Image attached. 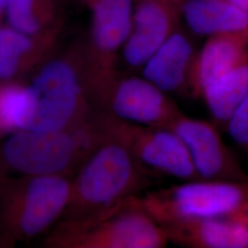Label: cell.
Listing matches in <instances>:
<instances>
[{"label":"cell","instance_id":"cell-1","mask_svg":"<svg viewBox=\"0 0 248 248\" xmlns=\"http://www.w3.org/2000/svg\"><path fill=\"white\" fill-rule=\"evenodd\" d=\"M117 123L116 118L109 136L77 170L62 221L78 220L105 211L141 195L152 184L155 176L133 156L117 132Z\"/></svg>","mask_w":248,"mask_h":248},{"label":"cell","instance_id":"cell-2","mask_svg":"<svg viewBox=\"0 0 248 248\" xmlns=\"http://www.w3.org/2000/svg\"><path fill=\"white\" fill-rule=\"evenodd\" d=\"M169 242L164 227L134 196L89 217L61 221L47 244L54 248H162Z\"/></svg>","mask_w":248,"mask_h":248},{"label":"cell","instance_id":"cell-3","mask_svg":"<svg viewBox=\"0 0 248 248\" xmlns=\"http://www.w3.org/2000/svg\"><path fill=\"white\" fill-rule=\"evenodd\" d=\"M65 175L0 178V240H29L62 219L71 196Z\"/></svg>","mask_w":248,"mask_h":248},{"label":"cell","instance_id":"cell-4","mask_svg":"<svg viewBox=\"0 0 248 248\" xmlns=\"http://www.w3.org/2000/svg\"><path fill=\"white\" fill-rule=\"evenodd\" d=\"M142 208L162 226L227 217L248 201V179H195L139 195Z\"/></svg>","mask_w":248,"mask_h":248},{"label":"cell","instance_id":"cell-5","mask_svg":"<svg viewBox=\"0 0 248 248\" xmlns=\"http://www.w3.org/2000/svg\"><path fill=\"white\" fill-rule=\"evenodd\" d=\"M31 86L35 91V108L25 130H69L94 108L89 101L84 60H53L38 72Z\"/></svg>","mask_w":248,"mask_h":248},{"label":"cell","instance_id":"cell-6","mask_svg":"<svg viewBox=\"0 0 248 248\" xmlns=\"http://www.w3.org/2000/svg\"><path fill=\"white\" fill-rule=\"evenodd\" d=\"M0 164L20 177L69 176L81 159L69 130H18L2 143Z\"/></svg>","mask_w":248,"mask_h":248},{"label":"cell","instance_id":"cell-7","mask_svg":"<svg viewBox=\"0 0 248 248\" xmlns=\"http://www.w3.org/2000/svg\"><path fill=\"white\" fill-rule=\"evenodd\" d=\"M91 104L121 121L161 128H169L182 112L150 81L119 74L93 96Z\"/></svg>","mask_w":248,"mask_h":248},{"label":"cell","instance_id":"cell-8","mask_svg":"<svg viewBox=\"0 0 248 248\" xmlns=\"http://www.w3.org/2000/svg\"><path fill=\"white\" fill-rule=\"evenodd\" d=\"M117 132L133 156L153 175L184 181L200 179L185 143L171 129L131 124L118 119Z\"/></svg>","mask_w":248,"mask_h":248},{"label":"cell","instance_id":"cell-9","mask_svg":"<svg viewBox=\"0 0 248 248\" xmlns=\"http://www.w3.org/2000/svg\"><path fill=\"white\" fill-rule=\"evenodd\" d=\"M133 5L134 0H92L91 49L86 57L89 83L117 74L116 55L131 32Z\"/></svg>","mask_w":248,"mask_h":248},{"label":"cell","instance_id":"cell-10","mask_svg":"<svg viewBox=\"0 0 248 248\" xmlns=\"http://www.w3.org/2000/svg\"><path fill=\"white\" fill-rule=\"evenodd\" d=\"M181 138L200 179L246 180L248 175L214 124L179 113L169 127Z\"/></svg>","mask_w":248,"mask_h":248},{"label":"cell","instance_id":"cell-11","mask_svg":"<svg viewBox=\"0 0 248 248\" xmlns=\"http://www.w3.org/2000/svg\"><path fill=\"white\" fill-rule=\"evenodd\" d=\"M177 9L170 0H134L131 32L123 46L129 68H142L177 30Z\"/></svg>","mask_w":248,"mask_h":248},{"label":"cell","instance_id":"cell-12","mask_svg":"<svg viewBox=\"0 0 248 248\" xmlns=\"http://www.w3.org/2000/svg\"><path fill=\"white\" fill-rule=\"evenodd\" d=\"M196 54L189 38L177 29L142 66L143 78L167 94L188 92Z\"/></svg>","mask_w":248,"mask_h":248},{"label":"cell","instance_id":"cell-13","mask_svg":"<svg viewBox=\"0 0 248 248\" xmlns=\"http://www.w3.org/2000/svg\"><path fill=\"white\" fill-rule=\"evenodd\" d=\"M247 61L248 37L246 34L210 36L196 54L188 92L194 98H201L203 89L210 83Z\"/></svg>","mask_w":248,"mask_h":248},{"label":"cell","instance_id":"cell-14","mask_svg":"<svg viewBox=\"0 0 248 248\" xmlns=\"http://www.w3.org/2000/svg\"><path fill=\"white\" fill-rule=\"evenodd\" d=\"M169 241L191 248H248V226L229 217L177 222L163 226Z\"/></svg>","mask_w":248,"mask_h":248},{"label":"cell","instance_id":"cell-15","mask_svg":"<svg viewBox=\"0 0 248 248\" xmlns=\"http://www.w3.org/2000/svg\"><path fill=\"white\" fill-rule=\"evenodd\" d=\"M181 8L187 25L199 35L248 37V12L230 0H186Z\"/></svg>","mask_w":248,"mask_h":248},{"label":"cell","instance_id":"cell-16","mask_svg":"<svg viewBox=\"0 0 248 248\" xmlns=\"http://www.w3.org/2000/svg\"><path fill=\"white\" fill-rule=\"evenodd\" d=\"M248 94V61L242 62L203 89L201 98L214 123L225 128Z\"/></svg>","mask_w":248,"mask_h":248},{"label":"cell","instance_id":"cell-17","mask_svg":"<svg viewBox=\"0 0 248 248\" xmlns=\"http://www.w3.org/2000/svg\"><path fill=\"white\" fill-rule=\"evenodd\" d=\"M36 94L30 86L7 85L0 88V132L25 130L35 108Z\"/></svg>","mask_w":248,"mask_h":248},{"label":"cell","instance_id":"cell-18","mask_svg":"<svg viewBox=\"0 0 248 248\" xmlns=\"http://www.w3.org/2000/svg\"><path fill=\"white\" fill-rule=\"evenodd\" d=\"M32 47L29 36L13 28L0 29V79L13 78L21 60Z\"/></svg>","mask_w":248,"mask_h":248},{"label":"cell","instance_id":"cell-19","mask_svg":"<svg viewBox=\"0 0 248 248\" xmlns=\"http://www.w3.org/2000/svg\"><path fill=\"white\" fill-rule=\"evenodd\" d=\"M36 0H8L6 10L10 26L28 36L39 31L33 6Z\"/></svg>","mask_w":248,"mask_h":248},{"label":"cell","instance_id":"cell-20","mask_svg":"<svg viewBox=\"0 0 248 248\" xmlns=\"http://www.w3.org/2000/svg\"><path fill=\"white\" fill-rule=\"evenodd\" d=\"M232 140L248 155V94L225 126Z\"/></svg>","mask_w":248,"mask_h":248},{"label":"cell","instance_id":"cell-21","mask_svg":"<svg viewBox=\"0 0 248 248\" xmlns=\"http://www.w3.org/2000/svg\"><path fill=\"white\" fill-rule=\"evenodd\" d=\"M229 218L243 222L248 226V201L242 204L234 212L231 213Z\"/></svg>","mask_w":248,"mask_h":248},{"label":"cell","instance_id":"cell-22","mask_svg":"<svg viewBox=\"0 0 248 248\" xmlns=\"http://www.w3.org/2000/svg\"><path fill=\"white\" fill-rule=\"evenodd\" d=\"M233 4L248 12V0H230Z\"/></svg>","mask_w":248,"mask_h":248},{"label":"cell","instance_id":"cell-23","mask_svg":"<svg viewBox=\"0 0 248 248\" xmlns=\"http://www.w3.org/2000/svg\"><path fill=\"white\" fill-rule=\"evenodd\" d=\"M7 3H8V0H0V10L6 9Z\"/></svg>","mask_w":248,"mask_h":248},{"label":"cell","instance_id":"cell-24","mask_svg":"<svg viewBox=\"0 0 248 248\" xmlns=\"http://www.w3.org/2000/svg\"><path fill=\"white\" fill-rule=\"evenodd\" d=\"M171 2H173L175 5H177V7L179 8L183 3H184V1L185 0H170Z\"/></svg>","mask_w":248,"mask_h":248}]
</instances>
